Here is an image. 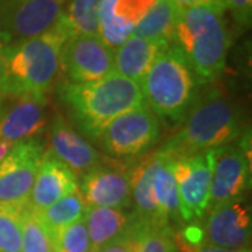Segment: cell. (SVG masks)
I'll list each match as a JSON object with an SVG mask.
<instances>
[{
	"label": "cell",
	"mask_w": 252,
	"mask_h": 252,
	"mask_svg": "<svg viewBox=\"0 0 252 252\" xmlns=\"http://www.w3.org/2000/svg\"><path fill=\"white\" fill-rule=\"evenodd\" d=\"M72 35L62 18L41 35L14 42L6 48V95L46 97L61 72L63 44Z\"/></svg>",
	"instance_id": "1"
},
{
	"label": "cell",
	"mask_w": 252,
	"mask_h": 252,
	"mask_svg": "<svg viewBox=\"0 0 252 252\" xmlns=\"http://www.w3.org/2000/svg\"><path fill=\"white\" fill-rule=\"evenodd\" d=\"M244 132L243 117L231 99L217 91L196 97L180 130L164 143L160 152L167 158H181L225 147Z\"/></svg>",
	"instance_id": "2"
},
{
	"label": "cell",
	"mask_w": 252,
	"mask_h": 252,
	"mask_svg": "<svg viewBox=\"0 0 252 252\" xmlns=\"http://www.w3.org/2000/svg\"><path fill=\"white\" fill-rule=\"evenodd\" d=\"M189 64L198 83H210L221 76L231 36L220 6L178 7L172 44Z\"/></svg>",
	"instance_id": "3"
},
{
	"label": "cell",
	"mask_w": 252,
	"mask_h": 252,
	"mask_svg": "<svg viewBox=\"0 0 252 252\" xmlns=\"http://www.w3.org/2000/svg\"><path fill=\"white\" fill-rule=\"evenodd\" d=\"M59 94L81 130L95 139L115 118L144 104L140 84L115 72L87 84L67 81Z\"/></svg>",
	"instance_id": "4"
},
{
	"label": "cell",
	"mask_w": 252,
	"mask_h": 252,
	"mask_svg": "<svg viewBox=\"0 0 252 252\" xmlns=\"http://www.w3.org/2000/svg\"><path fill=\"white\" fill-rule=\"evenodd\" d=\"M140 87L146 105L158 117L171 121H182L198 97V80L174 45L157 56Z\"/></svg>",
	"instance_id": "5"
},
{
	"label": "cell",
	"mask_w": 252,
	"mask_h": 252,
	"mask_svg": "<svg viewBox=\"0 0 252 252\" xmlns=\"http://www.w3.org/2000/svg\"><path fill=\"white\" fill-rule=\"evenodd\" d=\"M160 136V122L146 104L115 118L101 133L104 149L115 158H136L150 150Z\"/></svg>",
	"instance_id": "6"
},
{
	"label": "cell",
	"mask_w": 252,
	"mask_h": 252,
	"mask_svg": "<svg viewBox=\"0 0 252 252\" xmlns=\"http://www.w3.org/2000/svg\"><path fill=\"white\" fill-rule=\"evenodd\" d=\"M67 0H0V35L10 45L41 35L62 18Z\"/></svg>",
	"instance_id": "7"
},
{
	"label": "cell",
	"mask_w": 252,
	"mask_h": 252,
	"mask_svg": "<svg viewBox=\"0 0 252 252\" xmlns=\"http://www.w3.org/2000/svg\"><path fill=\"white\" fill-rule=\"evenodd\" d=\"M215 150L170 158L178 188L180 215L185 221L202 217L209 207Z\"/></svg>",
	"instance_id": "8"
},
{
	"label": "cell",
	"mask_w": 252,
	"mask_h": 252,
	"mask_svg": "<svg viewBox=\"0 0 252 252\" xmlns=\"http://www.w3.org/2000/svg\"><path fill=\"white\" fill-rule=\"evenodd\" d=\"M44 153V144L36 139L13 146L10 153L0 161L1 205L20 207L27 205Z\"/></svg>",
	"instance_id": "9"
},
{
	"label": "cell",
	"mask_w": 252,
	"mask_h": 252,
	"mask_svg": "<svg viewBox=\"0 0 252 252\" xmlns=\"http://www.w3.org/2000/svg\"><path fill=\"white\" fill-rule=\"evenodd\" d=\"M114 52L98 35L72 34L63 44L61 70L69 77V83L98 81L114 73Z\"/></svg>",
	"instance_id": "10"
},
{
	"label": "cell",
	"mask_w": 252,
	"mask_h": 252,
	"mask_svg": "<svg viewBox=\"0 0 252 252\" xmlns=\"http://www.w3.org/2000/svg\"><path fill=\"white\" fill-rule=\"evenodd\" d=\"M251 207L244 198L210 207L202 227V247L251 250Z\"/></svg>",
	"instance_id": "11"
},
{
	"label": "cell",
	"mask_w": 252,
	"mask_h": 252,
	"mask_svg": "<svg viewBox=\"0 0 252 252\" xmlns=\"http://www.w3.org/2000/svg\"><path fill=\"white\" fill-rule=\"evenodd\" d=\"M251 185V160L247 139L237 146L228 144L215 150L210 182V203L217 206L244 198Z\"/></svg>",
	"instance_id": "12"
},
{
	"label": "cell",
	"mask_w": 252,
	"mask_h": 252,
	"mask_svg": "<svg viewBox=\"0 0 252 252\" xmlns=\"http://www.w3.org/2000/svg\"><path fill=\"white\" fill-rule=\"evenodd\" d=\"M80 193L89 207L122 209L130 203V168L122 164L102 165L84 174L81 178Z\"/></svg>",
	"instance_id": "13"
},
{
	"label": "cell",
	"mask_w": 252,
	"mask_h": 252,
	"mask_svg": "<svg viewBox=\"0 0 252 252\" xmlns=\"http://www.w3.org/2000/svg\"><path fill=\"white\" fill-rule=\"evenodd\" d=\"M157 0H102L98 10V36L111 49H117L132 35L136 24Z\"/></svg>",
	"instance_id": "14"
},
{
	"label": "cell",
	"mask_w": 252,
	"mask_h": 252,
	"mask_svg": "<svg viewBox=\"0 0 252 252\" xmlns=\"http://www.w3.org/2000/svg\"><path fill=\"white\" fill-rule=\"evenodd\" d=\"M79 189L76 174L46 150L38 167L28 205L42 210Z\"/></svg>",
	"instance_id": "15"
},
{
	"label": "cell",
	"mask_w": 252,
	"mask_h": 252,
	"mask_svg": "<svg viewBox=\"0 0 252 252\" xmlns=\"http://www.w3.org/2000/svg\"><path fill=\"white\" fill-rule=\"evenodd\" d=\"M46 97H21L0 118V140L11 146L41 133L48 118Z\"/></svg>",
	"instance_id": "16"
},
{
	"label": "cell",
	"mask_w": 252,
	"mask_h": 252,
	"mask_svg": "<svg viewBox=\"0 0 252 252\" xmlns=\"http://www.w3.org/2000/svg\"><path fill=\"white\" fill-rule=\"evenodd\" d=\"M74 174H87L101 162L99 153L61 117L55 118L49 133V150Z\"/></svg>",
	"instance_id": "17"
},
{
	"label": "cell",
	"mask_w": 252,
	"mask_h": 252,
	"mask_svg": "<svg viewBox=\"0 0 252 252\" xmlns=\"http://www.w3.org/2000/svg\"><path fill=\"white\" fill-rule=\"evenodd\" d=\"M168 46L165 42L132 35L114 52V72L126 79L142 83L157 56Z\"/></svg>",
	"instance_id": "18"
},
{
	"label": "cell",
	"mask_w": 252,
	"mask_h": 252,
	"mask_svg": "<svg viewBox=\"0 0 252 252\" xmlns=\"http://www.w3.org/2000/svg\"><path fill=\"white\" fill-rule=\"evenodd\" d=\"M161 158L158 150L147 154L143 160L130 168V190L135 202L133 216L144 225H165L158 215L153 196V175Z\"/></svg>",
	"instance_id": "19"
},
{
	"label": "cell",
	"mask_w": 252,
	"mask_h": 252,
	"mask_svg": "<svg viewBox=\"0 0 252 252\" xmlns=\"http://www.w3.org/2000/svg\"><path fill=\"white\" fill-rule=\"evenodd\" d=\"M83 220L90 237L91 252H99L125 234L133 216L115 207H87Z\"/></svg>",
	"instance_id": "20"
},
{
	"label": "cell",
	"mask_w": 252,
	"mask_h": 252,
	"mask_svg": "<svg viewBox=\"0 0 252 252\" xmlns=\"http://www.w3.org/2000/svg\"><path fill=\"white\" fill-rule=\"evenodd\" d=\"M177 17V6H174L170 0H157L153 7L136 24L132 34L144 39L160 41L171 45Z\"/></svg>",
	"instance_id": "21"
},
{
	"label": "cell",
	"mask_w": 252,
	"mask_h": 252,
	"mask_svg": "<svg viewBox=\"0 0 252 252\" xmlns=\"http://www.w3.org/2000/svg\"><path fill=\"white\" fill-rule=\"evenodd\" d=\"M160 152V150H158ZM157 164L153 175V196L154 203L157 206L158 215L164 223L170 220H180V198L178 188L174 178L171 167V160L164 154Z\"/></svg>",
	"instance_id": "22"
},
{
	"label": "cell",
	"mask_w": 252,
	"mask_h": 252,
	"mask_svg": "<svg viewBox=\"0 0 252 252\" xmlns=\"http://www.w3.org/2000/svg\"><path fill=\"white\" fill-rule=\"evenodd\" d=\"M87 207L89 206L81 196L80 190L76 189L74 192L59 199L51 206L45 207L42 210H35V212L38 217L41 219V221L48 228L49 234L52 235L55 231L61 230L63 227L83 220Z\"/></svg>",
	"instance_id": "23"
},
{
	"label": "cell",
	"mask_w": 252,
	"mask_h": 252,
	"mask_svg": "<svg viewBox=\"0 0 252 252\" xmlns=\"http://www.w3.org/2000/svg\"><path fill=\"white\" fill-rule=\"evenodd\" d=\"M20 225L21 252H55L48 228L28 203L20 209Z\"/></svg>",
	"instance_id": "24"
},
{
	"label": "cell",
	"mask_w": 252,
	"mask_h": 252,
	"mask_svg": "<svg viewBox=\"0 0 252 252\" xmlns=\"http://www.w3.org/2000/svg\"><path fill=\"white\" fill-rule=\"evenodd\" d=\"M102 0H67L63 18L72 34L98 35V10Z\"/></svg>",
	"instance_id": "25"
},
{
	"label": "cell",
	"mask_w": 252,
	"mask_h": 252,
	"mask_svg": "<svg viewBox=\"0 0 252 252\" xmlns=\"http://www.w3.org/2000/svg\"><path fill=\"white\" fill-rule=\"evenodd\" d=\"M21 207L0 203V252H21Z\"/></svg>",
	"instance_id": "26"
},
{
	"label": "cell",
	"mask_w": 252,
	"mask_h": 252,
	"mask_svg": "<svg viewBox=\"0 0 252 252\" xmlns=\"http://www.w3.org/2000/svg\"><path fill=\"white\" fill-rule=\"evenodd\" d=\"M52 237L55 252H91V243L84 220L55 231Z\"/></svg>",
	"instance_id": "27"
},
{
	"label": "cell",
	"mask_w": 252,
	"mask_h": 252,
	"mask_svg": "<svg viewBox=\"0 0 252 252\" xmlns=\"http://www.w3.org/2000/svg\"><path fill=\"white\" fill-rule=\"evenodd\" d=\"M137 252H175V240L170 225L146 227Z\"/></svg>",
	"instance_id": "28"
},
{
	"label": "cell",
	"mask_w": 252,
	"mask_h": 252,
	"mask_svg": "<svg viewBox=\"0 0 252 252\" xmlns=\"http://www.w3.org/2000/svg\"><path fill=\"white\" fill-rule=\"evenodd\" d=\"M146 227H149V225H144L133 216L132 224L127 228L125 234L119 237L117 241L109 244L108 247H105L99 252H137L140 238H142V234H143Z\"/></svg>",
	"instance_id": "29"
},
{
	"label": "cell",
	"mask_w": 252,
	"mask_h": 252,
	"mask_svg": "<svg viewBox=\"0 0 252 252\" xmlns=\"http://www.w3.org/2000/svg\"><path fill=\"white\" fill-rule=\"evenodd\" d=\"M224 10H230L241 26H248L251 21L252 0H221Z\"/></svg>",
	"instance_id": "30"
},
{
	"label": "cell",
	"mask_w": 252,
	"mask_h": 252,
	"mask_svg": "<svg viewBox=\"0 0 252 252\" xmlns=\"http://www.w3.org/2000/svg\"><path fill=\"white\" fill-rule=\"evenodd\" d=\"M10 44L0 35V105L1 101L6 97L4 93V79H6V48Z\"/></svg>",
	"instance_id": "31"
},
{
	"label": "cell",
	"mask_w": 252,
	"mask_h": 252,
	"mask_svg": "<svg viewBox=\"0 0 252 252\" xmlns=\"http://www.w3.org/2000/svg\"><path fill=\"white\" fill-rule=\"evenodd\" d=\"M170 1L180 9H188V7H196V6H220V7H223V3L220 0H170Z\"/></svg>",
	"instance_id": "32"
},
{
	"label": "cell",
	"mask_w": 252,
	"mask_h": 252,
	"mask_svg": "<svg viewBox=\"0 0 252 252\" xmlns=\"http://www.w3.org/2000/svg\"><path fill=\"white\" fill-rule=\"evenodd\" d=\"M193 252H251V250H224V248H215V247H200Z\"/></svg>",
	"instance_id": "33"
},
{
	"label": "cell",
	"mask_w": 252,
	"mask_h": 252,
	"mask_svg": "<svg viewBox=\"0 0 252 252\" xmlns=\"http://www.w3.org/2000/svg\"><path fill=\"white\" fill-rule=\"evenodd\" d=\"M1 114H3V111H1V105H0V118H1Z\"/></svg>",
	"instance_id": "34"
},
{
	"label": "cell",
	"mask_w": 252,
	"mask_h": 252,
	"mask_svg": "<svg viewBox=\"0 0 252 252\" xmlns=\"http://www.w3.org/2000/svg\"><path fill=\"white\" fill-rule=\"evenodd\" d=\"M220 1H221V0H220Z\"/></svg>",
	"instance_id": "35"
}]
</instances>
